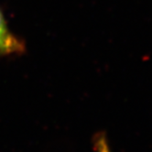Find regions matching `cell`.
Masks as SVG:
<instances>
[{"mask_svg": "<svg viewBox=\"0 0 152 152\" xmlns=\"http://www.w3.org/2000/svg\"><path fill=\"white\" fill-rule=\"evenodd\" d=\"M94 143L95 152H112L109 144L107 143L106 137L104 135L97 136Z\"/></svg>", "mask_w": 152, "mask_h": 152, "instance_id": "2", "label": "cell"}, {"mask_svg": "<svg viewBox=\"0 0 152 152\" xmlns=\"http://www.w3.org/2000/svg\"><path fill=\"white\" fill-rule=\"evenodd\" d=\"M26 50L25 41L10 30L5 15L0 9V57L20 56Z\"/></svg>", "mask_w": 152, "mask_h": 152, "instance_id": "1", "label": "cell"}]
</instances>
